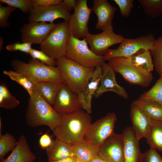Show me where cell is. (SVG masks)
<instances>
[{
	"mask_svg": "<svg viewBox=\"0 0 162 162\" xmlns=\"http://www.w3.org/2000/svg\"><path fill=\"white\" fill-rule=\"evenodd\" d=\"M154 68L160 75H162V34L154 42L152 49L150 50Z\"/></svg>",
	"mask_w": 162,
	"mask_h": 162,
	"instance_id": "obj_31",
	"label": "cell"
},
{
	"mask_svg": "<svg viewBox=\"0 0 162 162\" xmlns=\"http://www.w3.org/2000/svg\"><path fill=\"white\" fill-rule=\"evenodd\" d=\"M140 162H162V157L157 149L151 148L142 153Z\"/></svg>",
	"mask_w": 162,
	"mask_h": 162,
	"instance_id": "obj_38",
	"label": "cell"
},
{
	"mask_svg": "<svg viewBox=\"0 0 162 162\" xmlns=\"http://www.w3.org/2000/svg\"><path fill=\"white\" fill-rule=\"evenodd\" d=\"M118 6L122 16L127 17L130 15L133 8L134 0H113Z\"/></svg>",
	"mask_w": 162,
	"mask_h": 162,
	"instance_id": "obj_37",
	"label": "cell"
},
{
	"mask_svg": "<svg viewBox=\"0 0 162 162\" xmlns=\"http://www.w3.org/2000/svg\"><path fill=\"white\" fill-rule=\"evenodd\" d=\"M49 161L74 157L72 146L67 143L56 139L51 145L46 149Z\"/></svg>",
	"mask_w": 162,
	"mask_h": 162,
	"instance_id": "obj_22",
	"label": "cell"
},
{
	"mask_svg": "<svg viewBox=\"0 0 162 162\" xmlns=\"http://www.w3.org/2000/svg\"><path fill=\"white\" fill-rule=\"evenodd\" d=\"M17 141L14 136L9 133L3 135L0 134V159L4 158L10 151H12L16 146Z\"/></svg>",
	"mask_w": 162,
	"mask_h": 162,
	"instance_id": "obj_33",
	"label": "cell"
},
{
	"mask_svg": "<svg viewBox=\"0 0 162 162\" xmlns=\"http://www.w3.org/2000/svg\"><path fill=\"white\" fill-rule=\"evenodd\" d=\"M90 114L83 109L61 115L59 124L53 131L56 139L72 146L84 139L91 123Z\"/></svg>",
	"mask_w": 162,
	"mask_h": 162,
	"instance_id": "obj_1",
	"label": "cell"
},
{
	"mask_svg": "<svg viewBox=\"0 0 162 162\" xmlns=\"http://www.w3.org/2000/svg\"><path fill=\"white\" fill-rule=\"evenodd\" d=\"M87 0H77L74 13L68 22L70 34L75 38H85L89 32L88 23L92 9L87 5Z\"/></svg>",
	"mask_w": 162,
	"mask_h": 162,
	"instance_id": "obj_11",
	"label": "cell"
},
{
	"mask_svg": "<svg viewBox=\"0 0 162 162\" xmlns=\"http://www.w3.org/2000/svg\"><path fill=\"white\" fill-rule=\"evenodd\" d=\"M0 2L19 9L26 14L29 13L33 7L31 0H0Z\"/></svg>",
	"mask_w": 162,
	"mask_h": 162,
	"instance_id": "obj_34",
	"label": "cell"
},
{
	"mask_svg": "<svg viewBox=\"0 0 162 162\" xmlns=\"http://www.w3.org/2000/svg\"><path fill=\"white\" fill-rule=\"evenodd\" d=\"M16 8L9 6H4L0 4V26L2 28L8 27L9 23L8 20L11 13Z\"/></svg>",
	"mask_w": 162,
	"mask_h": 162,
	"instance_id": "obj_36",
	"label": "cell"
},
{
	"mask_svg": "<svg viewBox=\"0 0 162 162\" xmlns=\"http://www.w3.org/2000/svg\"><path fill=\"white\" fill-rule=\"evenodd\" d=\"M117 120L115 113H109L90 124L84 139L99 149L105 140L114 132Z\"/></svg>",
	"mask_w": 162,
	"mask_h": 162,
	"instance_id": "obj_8",
	"label": "cell"
},
{
	"mask_svg": "<svg viewBox=\"0 0 162 162\" xmlns=\"http://www.w3.org/2000/svg\"><path fill=\"white\" fill-rule=\"evenodd\" d=\"M52 106L54 110L61 115L83 109L78 95L63 83Z\"/></svg>",
	"mask_w": 162,
	"mask_h": 162,
	"instance_id": "obj_14",
	"label": "cell"
},
{
	"mask_svg": "<svg viewBox=\"0 0 162 162\" xmlns=\"http://www.w3.org/2000/svg\"><path fill=\"white\" fill-rule=\"evenodd\" d=\"M146 138L150 148L162 152V121L152 119L150 129Z\"/></svg>",
	"mask_w": 162,
	"mask_h": 162,
	"instance_id": "obj_27",
	"label": "cell"
},
{
	"mask_svg": "<svg viewBox=\"0 0 162 162\" xmlns=\"http://www.w3.org/2000/svg\"><path fill=\"white\" fill-rule=\"evenodd\" d=\"M92 9L98 19L96 28L103 29L109 23L112 22L117 8L107 0H94Z\"/></svg>",
	"mask_w": 162,
	"mask_h": 162,
	"instance_id": "obj_19",
	"label": "cell"
},
{
	"mask_svg": "<svg viewBox=\"0 0 162 162\" xmlns=\"http://www.w3.org/2000/svg\"><path fill=\"white\" fill-rule=\"evenodd\" d=\"M76 158L75 157H69L67 158L57 160L51 161H48L46 162H75Z\"/></svg>",
	"mask_w": 162,
	"mask_h": 162,
	"instance_id": "obj_43",
	"label": "cell"
},
{
	"mask_svg": "<svg viewBox=\"0 0 162 162\" xmlns=\"http://www.w3.org/2000/svg\"><path fill=\"white\" fill-rule=\"evenodd\" d=\"M55 25L54 23L42 22L25 24L20 30L21 41L40 45Z\"/></svg>",
	"mask_w": 162,
	"mask_h": 162,
	"instance_id": "obj_15",
	"label": "cell"
},
{
	"mask_svg": "<svg viewBox=\"0 0 162 162\" xmlns=\"http://www.w3.org/2000/svg\"><path fill=\"white\" fill-rule=\"evenodd\" d=\"M148 16L154 18L162 15V0H138Z\"/></svg>",
	"mask_w": 162,
	"mask_h": 162,
	"instance_id": "obj_30",
	"label": "cell"
},
{
	"mask_svg": "<svg viewBox=\"0 0 162 162\" xmlns=\"http://www.w3.org/2000/svg\"><path fill=\"white\" fill-rule=\"evenodd\" d=\"M128 58L134 66L147 73L152 72L154 66L150 50L141 49Z\"/></svg>",
	"mask_w": 162,
	"mask_h": 162,
	"instance_id": "obj_24",
	"label": "cell"
},
{
	"mask_svg": "<svg viewBox=\"0 0 162 162\" xmlns=\"http://www.w3.org/2000/svg\"><path fill=\"white\" fill-rule=\"evenodd\" d=\"M53 140L47 133L43 134L40 137L39 144L42 149H46L49 148L52 144Z\"/></svg>",
	"mask_w": 162,
	"mask_h": 162,
	"instance_id": "obj_41",
	"label": "cell"
},
{
	"mask_svg": "<svg viewBox=\"0 0 162 162\" xmlns=\"http://www.w3.org/2000/svg\"><path fill=\"white\" fill-rule=\"evenodd\" d=\"M70 35L68 22H59L56 24L40 45L39 48L55 60L64 57Z\"/></svg>",
	"mask_w": 162,
	"mask_h": 162,
	"instance_id": "obj_5",
	"label": "cell"
},
{
	"mask_svg": "<svg viewBox=\"0 0 162 162\" xmlns=\"http://www.w3.org/2000/svg\"><path fill=\"white\" fill-rule=\"evenodd\" d=\"M102 74L100 85L96 91L94 97L98 98L107 92H114L124 98H128V95L124 88L117 83L115 71L108 63H104L101 66Z\"/></svg>",
	"mask_w": 162,
	"mask_h": 162,
	"instance_id": "obj_16",
	"label": "cell"
},
{
	"mask_svg": "<svg viewBox=\"0 0 162 162\" xmlns=\"http://www.w3.org/2000/svg\"><path fill=\"white\" fill-rule=\"evenodd\" d=\"M74 157L85 162H89L98 155L99 149L84 139L71 146Z\"/></svg>",
	"mask_w": 162,
	"mask_h": 162,
	"instance_id": "obj_23",
	"label": "cell"
},
{
	"mask_svg": "<svg viewBox=\"0 0 162 162\" xmlns=\"http://www.w3.org/2000/svg\"><path fill=\"white\" fill-rule=\"evenodd\" d=\"M4 41L2 37L0 38V50L2 51V45L4 44Z\"/></svg>",
	"mask_w": 162,
	"mask_h": 162,
	"instance_id": "obj_45",
	"label": "cell"
},
{
	"mask_svg": "<svg viewBox=\"0 0 162 162\" xmlns=\"http://www.w3.org/2000/svg\"><path fill=\"white\" fill-rule=\"evenodd\" d=\"M33 7L48 6L59 4L62 0H31Z\"/></svg>",
	"mask_w": 162,
	"mask_h": 162,
	"instance_id": "obj_40",
	"label": "cell"
},
{
	"mask_svg": "<svg viewBox=\"0 0 162 162\" xmlns=\"http://www.w3.org/2000/svg\"><path fill=\"white\" fill-rule=\"evenodd\" d=\"M56 60L62 82L76 94L82 93L92 78L95 68L84 67L65 56Z\"/></svg>",
	"mask_w": 162,
	"mask_h": 162,
	"instance_id": "obj_3",
	"label": "cell"
},
{
	"mask_svg": "<svg viewBox=\"0 0 162 162\" xmlns=\"http://www.w3.org/2000/svg\"><path fill=\"white\" fill-rule=\"evenodd\" d=\"M84 67L95 68L105 62L104 56L95 54L88 46L85 38L80 40L70 35L65 56Z\"/></svg>",
	"mask_w": 162,
	"mask_h": 162,
	"instance_id": "obj_6",
	"label": "cell"
},
{
	"mask_svg": "<svg viewBox=\"0 0 162 162\" xmlns=\"http://www.w3.org/2000/svg\"><path fill=\"white\" fill-rule=\"evenodd\" d=\"M63 2L70 11L73 8L74 9L77 4V0H64Z\"/></svg>",
	"mask_w": 162,
	"mask_h": 162,
	"instance_id": "obj_42",
	"label": "cell"
},
{
	"mask_svg": "<svg viewBox=\"0 0 162 162\" xmlns=\"http://www.w3.org/2000/svg\"><path fill=\"white\" fill-rule=\"evenodd\" d=\"M139 99L154 101L162 104V75L152 88L143 93Z\"/></svg>",
	"mask_w": 162,
	"mask_h": 162,
	"instance_id": "obj_32",
	"label": "cell"
},
{
	"mask_svg": "<svg viewBox=\"0 0 162 162\" xmlns=\"http://www.w3.org/2000/svg\"><path fill=\"white\" fill-rule=\"evenodd\" d=\"M71 14L63 2L56 5L48 6L33 7L28 17V22L53 23L56 19H63L69 22Z\"/></svg>",
	"mask_w": 162,
	"mask_h": 162,
	"instance_id": "obj_12",
	"label": "cell"
},
{
	"mask_svg": "<svg viewBox=\"0 0 162 162\" xmlns=\"http://www.w3.org/2000/svg\"><path fill=\"white\" fill-rule=\"evenodd\" d=\"M89 162H106L98 155L94 157Z\"/></svg>",
	"mask_w": 162,
	"mask_h": 162,
	"instance_id": "obj_44",
	"label": "cell"
},
{
	"mask_svg": "<svg viewBox=\"0 0 162 162\" xmlns=\"http://www.w3.org/2000/svg\"><path fill=\"white\" fill-rule=\"evenodd\" d=\"M32 44L26 42L20 43L19 42H16L14 43L8 44L6 46V49L9 51H20L29 54L32 49Z\"/></svg>",
	"mask_w": 162,
	"mask_h": 162,
	"instance_id": "obj_39",
	"label": "cell"
},
{
	"mask_svg": "<svg viewBox=\"0 0 162 162\" xmlns=\"http://www.w3.org/2000/svg\"><path fill=\"white\" fill-rule=\"evenodd\" d=\"M63 84L62 82L45 81L35 85L37 89L43 98L52 106Z\"/></svg>",
	"mask_w": 162,
	"mask_h": 162,
	"instance_id": "obj_25",
	"label": "cell"
},
{
	"mask_svg": "<svg viewBox=\"0 0 162 162\" xmlns=\"http://www.w3.org/2000/svg\"><path fill=\"white\" fill-rule=\"evenodd\" d=\"M75 162H85L81 160H80L79 159L76 158V160Z\"/></svg>",
	"mask_w": 162,
	"mask_h": 162,
	"instance_id": "obj_46",
	"label": "cell"
},
{
	"mask_svg": "<svg viewBox=\"0 0 162 162\" xmlns=\"http://www.w3.org/2000/svg\"><path fill=\"white\" fill-rule=\"evenodd\" d=\"M108 61L115 71L120 74L125 80L131 84L147 87L153 80L152 72H146L138 69L127 58L117 57Z\"/></svg>",
	"mask_w": 162,
	"mask_h": 162,
	"instance_id": "obj_7",
	"label": "cell"
},
{
	"mask_svg": "<svg viewBox=\"0 0 162 162\" xmlns=\"http://www.w3.org/2000/svg\"><path fill=\"white\" fill-rule=\"evenodd\" d=\"M36 158L30 148L26 137L22 135L17 141L11 154L7 158L1 160V162H33Z\"/></svg>",
	"mask_w": 162,
	"mask_h": 162,
	"instance_id": "obj_21",
	"label": "cell"
},
{
	"mask_svg": "<svg viewBox=\"0 0 162 162\" xmlns=\"http://www.w3.org/2000/svg\"><path fill=\"white\" fill-rule=\"evenodd\" d=\"M132 128L137 139L146 138L149 130L152 119L141 109L132 103L130 112Z\"/></svg>",
	"mask_w": 162,
	"mask_h": 162,
	"instance_id": "obj_18",
	"label": "cell"
},
{
	"mask_svg": "<svg viewBox=\"0 0 162 162\" xmlns=\"http://www.w3.org/2000/svg\"><path fill=\"white\" fill-rule=\"evenodd\" d=\"M132 104L143 111L151 119L162 121V104L156 101L138 99Z\"/></svg>",
	"mask_w": 162,
	"mask_h": 162,
	"instance_id": "obj_26",
	"label": "cell"
},
{
	"mask_svg": "<svg viewBox=\"0 0 162 162\" xmlns=\"http://www.w3.org/2000/svg\"><path fill=\"white\" fill-rule=\"evenodd\" d=\"M3 73L22 86L27 90L30 96H33L35 94L36 89V85L26 75L12 70H4Z\"/></svg>",
	"mask_w": 162,
	"mask_h": 162,
	"instance_id": "obj_28",
	"label": "cell"
},
{
	"mask_svg": "<svg viewBox=\"0 0 162 162\" xmlns=\"http://www.w3.org/2000/svg\"><path fill=\"white\" fill-rule=\"evenodd\" d=\"M29 54L32 58L38 59L44 64L52 67L56 65V60L40 50L32 48Z\"/></svg>",
	"mask_w": 162,
	"mask_h": 162,
	"instance_id": "obj_35",
	"label": "cell"
},
{
	"mask_svg": "<svg viewBox=\"0 0 162 162\" xmlns=\"http://www.w3.org/2000/svg\"><path fill=\"white\" fill-rule=\"evenodd\" d=\"M112 23H109L100 33L92 34L89 33L85 38L90 50L97 55L104 56L111 46L121 43L125 39L114 32Z\"/></svg>",
	"mask_w": 162,
	"mask_h": 162,
	"instance_id": "obj_10",
	"label": "cell"
},
{
	"mask_svg": "<svg viewBox=\"0 0 162 162\" xmlns=\"http://www.w3.org/2000/svg\"><path fill=\"white\" fill-rule=\"evenodd\" d=\"M156 39L152 34L139 37L135 39H125L118 47L109 49L104 56L105 61L117 57L128 58L139 50L146 49L150 50Z\"/></svg>",
	"mask_w": 162,
	"mask_h": 162,
	"instance_id": "obj_9",
	"label": "cell"
},
{
	"mask_svg": "<svg viewBox=\"0 0 162 162\" xmlns=\"http://www.w3.org/2000/svg\"><path fill=\"white\" fill-rule=\"evenodd\" d=\"M124 162H140L142 153L137 138L131 127H126L122 134Z\"/></svg>",
	"mask_w": 162,
	"mask_h": 162,
	"instance_id": "obj_17",
	"label": "cell"
},
{
	"mask_svg": "<svg viewBox=\"0 0 162 162\" xmlns=\"http://www.w3.org/2000/svg\"><path fill=\"white\" fill-rule=\"evenodd\" d=\"M61 115L42 97L36 88L28 100L26 115L27 125L32 128L46 125L52 131L59 124Z\"/></svg>",
	"mask_w": 162,
	"mask_h": 162,
	"instance_id": "obj_2",
	"label": "cell"
},
{
	"mask_svg": "<svg viewBox=\"0 0 162 162\" xmlns=\"http://www.w3.org/2000/svg\"><path fill=\"white\" fill-rule=\"evenodd\" d=\"M98 155L106 162H124L122 134H112L99 147Z\"/></svg>",
	"mask_w": 162,
	"mask_h": 162,
	"instance_id": "obj_13",
	"label": "cell"
},
{
	"mask_svg": "<svg viewBox=\"0 0 162 162\" xmlns=\"http://www.w3.org/2000/svg\"><path fill=\"white\" fill-rule=\"evenodd\" d=\"M20 104V102L10 92L6 83L0 84V106L7 109H13Z\"/></svg>",
	"mask_w": 162,
	"mask_h": 162,
	"instance_id": "obj_29",
	"label": "cell"
},
{
	"mask_svg": "<svg viewBox=\"0 0 162 162\" xmlns=\"http://www.w3.org/2000/svg\"><path fill=\"white\" fill-rule=\"evenodd\" d=\"M102 74L101 66H97L84 91L78 95L82 109L90 114L92 112V99L99 86Z\"/></svg>",
	"mask_w": 162,
	"mask_h": 162,
	"instance_id": "obj_20",
	"label": "cell"
},
{
	"mask_svg": "<svg viewBox=\"0 0 162 162\" xmlns=\"http://www.w3.org/2000/svg\"><path fill=\"white\" fill-rule=\"evenodd\" d=\"M11 65L14 71L26 75L35 85L45 81L62 82L61 73L57 67L50 66L36 59L32 58L28 63L15 59L11 62Z\"/></svg>",
	"mask_w": 162,
	"mask_h": 162,
	"instance_id": "obj_4",
	"label": "cell"
}]
</instances>
